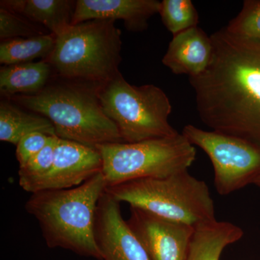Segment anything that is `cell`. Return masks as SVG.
<instances>
[{"label":"cell","mask_w":260,"mask_h":260,"mask_svg":"<svg viewBox=\"0 0 260 260\" xmlns=\"http://www.w3.org/2000/svg\"><path fill=\"white\" fill-rule=\"evenodd\" d=\"M210 38L209 66L189 78L200 120L213 131L260 145V39L225 27Z\"/></svg>","instance_id":"1"},{"label":"cell","mask_w":260,"mask_h":260,"mask_svg":"<svg viewBox=\"0 0 260 260\" xmlns=\"http://www.w3.org/2000/svg\"><path fill=\"white\" fill-rule=\"evenodd\" d=\"M103 85L60 77L39 93L17 95L10 100L49 119L56 136L61 139L95 148L99 145L124 143L115 123L103 109Z\"/></svg>","instance_id":"2"},{"label":"cell","mask_w":260,"mask_h":260,"mask_svg":"<svg viewBox=\"0 0 260 260\" xmlns=\"http://www.w3.org/2000/svg\"><path fill=\"white\" fill-rule=\"evenodd\" d=\"M107 187L102 172L75 188L34 193L25 210L39 221L49 247L104 260L95 241V223L98 203Z\"/></svg>","instance_id":"3"},{"label":"cell","mask_w":260,"mask_h":260,"mask_svg":"<svg viewBox=\"0 0 260 260\" xmlns=\"http://www.w3.org/2000/svg\"><path fill=\"white\" fill-rule=\"evenodd\" d=\"M106 192L119 203L194 228L216 220L208 186L188 170L108 186Z\"/></svg>","instance_id":"4"},{"label":"cell","mask_w":260,"mask_h":260,"mask_svg":"<svg viewBox=\"0 0 260 260\" xmlns=\"http://www.w3.org/2000/svg\"><path fill=\"white\" fill-rule=\"evenodd\" d=\"M121 32L111 20L71 25L56 37L47 61L61 78L106 84L120 73Z\"/></svg>","instance_id":"5"},{"label":"cell","mask_w":260,"mask_h":260,"mask_svg":"<svg viewBox=\"0 0 260 260\" xmlns=\"http://www.w3.org/2000/svg\"><path fill=\"white\" fill-rule=\"evenodd\" d=\"M100 99L106 115L115 123L124 143L179 134L169 122L172 112L170 100L156 85H131L119 73L103 85Z\"/></svg>","instance_id":"6"},{"label":"cell","mask_w":260,"mask_h":260,"mask_svg":"<svg viewBox=\"0 0 260 260\" xmlns=\"http://www.w3.org/2000/svg\"><path fill=\"white\" fill-rule=\"evenodd\" d=\"M102 174L108 186L138 179L169 177L188 170L196 148L181 133L138 143L99 145Z\"/></svg>","instance_id":"7"},{"label":"cell","mask_w":260,"mask_h":260,"mask_svg":"<svg viewBox=\"0 0 260 260\" xmlns=\"http://www.w3.org/2000/svg\"><path fill=\"white\" fill-rule=\"evenodd\" d=\"M181 134L208 155L213 166L219 194L228 195L254 184L260 176V145L249 140L191 124Z\"/></svg>","instance_id":"8"},{"label":"cell","mask_w":260,"mask_h":260,"mask_svg":"<svg viewBox=\"0 0 260 260\" xmlns=\"http://www.w3.org/2000/svg\"><path fill=\"white\" fill-rule=\"evenodd\" d=\"M102 169V155L98 149L58 138L54 162L49 172L21 187L31 194L71 189L100 174Z\"/></svg>","instance_id":"9"},{"label":"cell","mask_w":260,"mask_h":260,"mask_svg":"<svg viewBox=\"0 0 260 260\" xmlns=\"http://www.w3.org/2000/svg\"><path fill=\"white\" fill-rule=\"evenodd\" d=\"M127 223L151 260H186L195 228L130 207Z\"/></svg>","instance_id":"10"},{"label":"cell","mask_w":260,"mask_h":260,"mask_svg":"<svg viewBox=\"0 0 260 260\" xmlns=\"http://www.w3.org/2000/svg\"><path fill=\"white\" fill-rule=\"evenodd\" d=\"M95 238L104 260H151L123 219L120 203L106 191L98 203Z\"/></svg>","instance_id":"11"},{"label":"cell","mask_w":260,"mask_h":260,"mask_svg":"<svg viewBox=\"0 0 260 260\" xmlns=\"http://www.w3.org/2000/svg\"><path fill=\"white\" fill-rule=\"evenodd\" d=\"M160 7L157 0H78L73 25L92 20H121L129 31L142 32Z\"/></svg>","instance_id":"12"},{"label":"cell","mask_w":260,"mask_h":260,"mask_svg":"<svg viewBox=\"0 0 260 260\" xmlns=\"http://www.w3.org/2000/svg\"><path fill=\"white\" fill-rule=\"evenodd\" d=\"M213 56L211 38L200 27L174 36L162 59L174 74L198 76L209 66Z\"/></svg>","instance_id":"13"},{"label":"cell","mask_w":260,"mask_h":260,"mask_svg":"<svg viewBox=\"0 0 260 260\" xmlns=\"http://www.w3.org/2000/svg\"><path fill=\"white\" fill-rule=\"evenodd\" d=\"M1 8L31 22L44 25L56 37L73 25L76 1L71 0H3Z\"/></svg>","instance_id":"14"},{"label":"cell","mask_w":260,"mask_h":260,"mask_svg":"<svg viewBox=\"0 0 260 260\" xmlns=\"http://www.w3.org/2000/svg\"><path fill=\"white\" fill-rule=\"evenodd\" d=\"M53 69L47 60L3 65L0 69V93L8 99L20 95H32L45 88Z\"/></svg>","instance_id":"15"},{"label":"cell","mask_w":260,"mask_h":260,"mask_svg":"<svg viewBox=\"0 0 260 260\" xmlns=\"http://www.w3.org/2000/svg\"><path fill=\"white\" fill-rule=\"evenodd\" d=\"M244 235L235 224L215 221L195 228L186 260H219L227 246L237 242Z\"/></svg>","instance_id":"16"},{"label":"cell","mask_w":260,"mask_h":260,"mask_svg":"<svg viewBox=\"0 0 260 260\" xmlns=\"http://www.w3.org/2000/svg\"><path fill=\"white\" fill-rule=\"evenodd\" d=\"M34 133L56 136L54 126L47 118L37 113L23 110L8 99L2 100L0 140L17 145L22 138Z\"/></svg>","instance_id":"17"},{"label":"cell","mask_w":260,"mask_h":260,"mask_svg":"<svg viewBox=\"0 0 260 260\" xmlns=\"http://www.w3.org/2000/svg\"><path fill=\"white\" fill-rule=\"evenodd\" d=\"M56 39V36L49 34L3 41L0 44V63L23 64L39 58L47 60L54 51Z\"/></svg>","instance_id":"18"},{"label":"cell","mask_w":260,"mask_h":260,"mask_svg":"<svg viewBox=\"0 0 260 260\" xmlns=\"http://www.w3.org/2000/svg\"><path fill=\"white\" fill-rule=\"evenodd\" d=\"M159 14L173 37L199 23V15L191 0H164L160 2Z\"/></svg>","instance_id":"19"},{"label":"cell","mask_w":260,"mask_h":260,"mask_svg":"<svg viewBox=\"0 0 260 260\" xmlns=\"http://www.w3.org/2000/svg\"><path fill=\"white\" fill-rule=\"evenodd\" d=\"M57 138V137H54L45 148L32 157L23 167H19L20 186L44 177L49 172L54 162Z\"/></svg>","instance_id":"20"},{"label":"cell","mask_w":260,"mask_h":260,"mask_svg":"<svg viewBox=\"0 0 260 260\" xmlns=\"http://www.w3.org/2000/svg\"><path fill=\"white\" fill-rule=\"evenodd\" d=\"M225 28L232 34L260 39V1H245L242 11Z\"/></svg>","instance_id":"21"},{"label":"cell","mask_w":260,"mask_h":260,"mask_svg":"<svg viewBox=\"0 0 260 260\" xmlns=\"http://www.w3.org/2000/svg\"><path fill=\"white\" fill-rule=\"evenodd\" d=\"M30 20L4 8H0V38L2 40L44 35Z\"/></svg>","instance_id":"22"},{"label":"cell","mask_w":260,"mask_h":260,"mask_svg":"<svg viewBox=\"0 0 260 260\" xmlns=\"http://www.w3.org/2000/svg\"><path fill=\"white\" fill-rule=\"evenodd\" d=\"M54 137L56 136H50L42 133H34L22 138L16 145L15 153L19 167H23L32 157L45 148Z\"/></svg>","instance_id":"23"},{"label":"cell","mask_w":260,"mask_h":260,"mask_svg":"<svg viewBox=\"0 0 260 260\" xmlns=\"http://www.w3.org/2000/svg\"><path fill=\"white\" fill-rule=\"evenodd\" d=\"M254 184H255V185L259 186L260 188V176L257 178V179H256V180L254 181Z\"/></svg>","instance_id":"24"}]
</instances>
